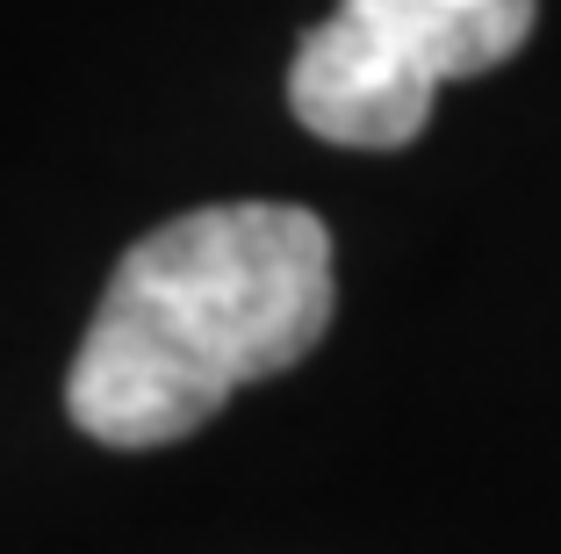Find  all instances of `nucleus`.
<instances>
[{
	"instance_id": "obj_1",
	"label": "nucleus",
	"mask_w": 561,
	"mask_h": 554,
	"mask_svg": "<svg viewBox=\"0 0 561 554\" xmlns=\"http://www.w3.org/2000/svg\"><path fill=\"white\" fill-rule=\"evenodd\" d=\"M331 230L296 202H216L116 260L66 375L87 440L145 454L216 418L245 382L288 375L331 331Z\"/></svg>"
},
{
	"instance_id": "obj_2",
	"label": "nucleus",
	"mask_w": 561,
	"mask_h": 554,
	"mask_svg": "<svg viewBox=\"0 0 561 554\" xmlns=\"http://www.w3.org/2000/svg\"><path fill=\"white\" fill-rule=\"evenodd\" d=\"M540 0H339L296 44L288 109L353 151H397L425 131L439 80L504 66Z\"/></svg>"
}]
</instances>
